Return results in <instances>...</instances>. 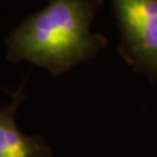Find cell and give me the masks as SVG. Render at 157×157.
Here are the masks:
<instances>
[{"label":"cell","mask_w":157,"mask_h":157,"mask_svg":"<svg viewBox=\"0 0 157 157\" xmlns=\"http://www.w3.org/2000/svg\"><path fill=\"white\" fill-rule=\"evenodd\" d=\"M105 0H47L6 39V59L29 63L58 77L107 47L104 34L92 32Z\"/></svg>","instance_id":"6da1fadb"},{"label":"cell","mask_w":157,"mask_h":157,"mask_svg":"<svg viewBox=\"0 0 157 157\" xmlns=\"http://www.w3.org/2000/svg\"><path fill=\"white\" fill-rule=\"evenodd\" d=\"M121 42L118 54L132 70L157 78V0H110Z\"/></svg>","instance_id":"7a4b0ae2"},{"label":"cell","mask_w":157,"mask_h":157,"mask_svg":"<svg viewBox=\"0 0 157 157\" xmlns=\"http://www.w3.org/2000/svg\"><path fill=\"white\" fill-rule=\"evenodd\" d=\"M25 98L24 82L11 93V101L0 107V157H54L41 135H28L18 128L16 115Z\"/></svg>","instance_id":"3957f363"}]
</instances>
